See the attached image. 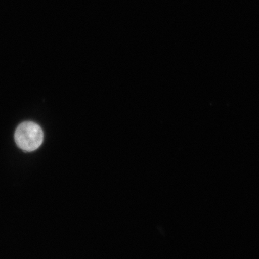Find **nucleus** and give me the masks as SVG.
<instances>
[{"label": "nucleus", "mask_w": 259, "mask_h": 259, "mask_svg": "<svg viewBox=\"0 0 259 259\" xmlns=\"http://www.w3.org/2000/svg\"><path fill=\"white\" fill-rule=\"evenodd\" d=\"M15 140L17 145L26 151H33L40 147L44 140L41 127L33 122H25L16 129Z\"/></svg>", "instance_id": "f257e3e1"}]
</instances>
